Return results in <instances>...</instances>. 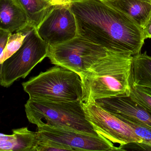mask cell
<instances>
[{
	"label": "cell",
	"mask_w": 151,
	"mask_h": 151,
	"mask_svg": "<svg viewBox=\"0 0 151 151\" xmlns=\"http://www.w3.org/2000/svg\"><path fill=\"white\" fill-rule=\"evenodd\" d=\"M78 35L107 50L129 56L141 53L143 29L124 12L100 0H72Z\"/></svg>",
	"instance_id": "cell-1"
},
{
	"label": "cell",
	"mask_w": 151,
	"mask_h": 151,
	"mask_svg": "<svg viewBox=\"0 0 151 151\" xmlns=\"http://www.w3.org/2000/svg\"><path fill=\"white\" fill-rule=\"evenodd\" d=\"M133 56L108 51L79 74L82 86L81 103L101 98L129 95Z\"/></svg>",
	"instance_id": "cell-2"
},
{
	"label": "cell",
	"mask_w": 151,
	"mask_h": 151,
	"mask_svg": "<svg viewBox=\"0 0 151 151\" xmlns=\"http://www.w3.org/2000/svg\"><path fill=\"white\" fill-rule=\"evenodd\" d=\"M29 98L51 102L81 101L82 86L80 75L55 66L22 83Z\"/></svg>",
	"instance_id": "cell-3"
},
{
	"label": "cell",
	"mask_w": 151,
	"mask_h": 151,
	"mask_svg": "<svg viewBox=\"0 0 151 151\" xmlns=\"http://www.w3.org/2000/svg\"><path fill=\"white\" fill-rule=\"evenodd\" d=\"M28 121L54 127L70 128L99 135L87 119L81 101L51 102L29 98L24 105Z\"/></svg>",
	"instance_id": "cell-4"
},
{
	"label": "cell",
	"mask_w": 151,
	"mask_h": 151,
	"mask_svg": "<svg viewBox=\"0 0 151 151\" xmlns=\"http://www.w3.org/2000/svg\"><path fill=\"white\" fill-rule=\"evenodd\" d=\"M49 45L32 27L23 44L11 56L0 64V85L8 87L16 80L25 78L39 63L47 57Z\"/></svg>",
	"instance_id": "cell-5"
},
{
	"label": "cell",
	"mask_w": 151,
	"mask_h": 151,
	"mask_svg": "<svg viewBox=\"0 0 151 151\" xmlns=\"http://www.w3.org/2000/svg\"><path fill=\"white\" fill-rule=\"evenodd\" d=\"M109 51L78 35L63 43L49 46L47 57L53 64L79 74L107 55Z\"/></svg>",
	"instance_id": "cell-6"
},
{
	"label": "cell",
	"mask_w": 151,
	"mask_h": 151,
	"mask_svg": "<svg viewBox=\"0 0 151 151\" xmlns=\"http://www.w3.org/2000/svg\"><path fill=\"white\" fill-rule=\"evenodd\" d=\"M86 118L98 134L119 148L129 144L141 143L142 140L137 135L128 124L98 105L95 102L81 103Z\"/></svg>",
	"instance_id": "cell-7"
},
{
	"label": "cell",
	"mask_w": 151,
	"mask_h": 151,
	"mask_svg": "<svg viewBox=\"0 0 151 151\" xmlns=\"http://www.w3.org/2000/svg\"><path fill=\"white\" fill-rule=\"evenodd\" d=\"M37 136L59 143L73 151H120L113 143L100 135L70 128L54 127L40 122L36 125Z\"/></svg>",
	"instance_id": "cell-8"
},
{
	"label": "cell",
	"mask_w": 151,
	"mask_h": 151,
	"mask_svg": "<svg viewBox=\"0 0 151 151\" xmlns=\"http://www.w3.org/2000/svg\"><path fill=\"white\" fill-rule=\"evenodd\" d=\"M36 29L49 46L61 44L76 37L77 24L70 4L54 5Z\"/></svg>",
	"instance_id": "cell-9"
},
{
	"label": "cell",
	"mask_w": 151,
	"mask_h": 151,
	"mask_svg": "<svg viewBox=\"0 0 151 151\" xmlns=\"http://www.w3.org/2000/svg\"><path fill=\"white\" fill-rule=\"evenodd\" d=\"M95 102L120 119L132 121L151 129V110L134 101L129 95L101 98Z\"/></svg>",
	"instance_id": "cell-10"
},
{
	"label": "cell",
	"mask_w": 151,
	"mask_h": 151,
	"mask_svg": "<svg viewBox=\"0 0 151 151\" xmlns=\"http://www.w3.org/2000/svg\"><path fill=\"white\" fill-rule=\"evenodd\" d=\"M29 25L30 21L27 15L13 0H0L1 29L12 33Z\"/></svg>",
	"instance_id": "cell-11"
},
{
	"label": "cell",
	"mask_w": 151,
	"mask_h": 151,
	"mask_svg": "<svg viewBox=\"0 0 151 151\" xmlns=\"http://www.w3.org/2000/svg\"><path fill=\"white\" fill-rule=\"evenodd\" d=\"M36 143V132L27 127L13 129L11 135L0 134L1 151H34Z\"/></svg>",
	"instance_id": "cell-12"
},
{
	"label": "cell",
	"mask_w": 151,
	"mask_h": 151,
	"mask_svg": "<svg viewBox=\"0 0 151 151\" xmlns=\"http://www.w3.org/2000/svg\"><path fill=\"white\" fill-rule=\"evenodd\" d=\"M104 2L131 17L142 28L151 14V1L113 0Z\"/></svg>",
	"instance_id": "cell-13"
},
{
	"label": "cell",
	"mask_w": 151,
	"mask_h": 151,
	"mask_svg": "<svg viewBox=\"0 0 151 151\" xmlns=\"http://www.w3.org/2000/svg\"><path fill=\"white\" fill-rule=\"evenodd\" d=\"M130 82L134 86L151 89V56L146 51L133 56Z\"/></svg>",
	"instance_id": "cell-14"
},
{
	"label": "cell",
	"mask_w": 151,
	"mask_h": 151,
	"mask_svg": "<svg viewBox=\"0 0 151 151\" xmlns=\"http://www.w3.org/2000/svg\"><path fill=\"white\" fill-rule=\"evenodd\" d=\"M25 12L30 25L37 28L53 8L50 2L46 0H13Z\"/></svg>",
	"instance_id": "cell-15"
},
{
	"label": "cell",
	"mask_w": 151,
	"mask_h": 151,
	"mask_svg": "<svg viewBox=\"0 0 151 151\" xmlns=\"http://www.w3.org/2000/svg\"><path fill=\"white\" fill-rule=\"evenodd\" d=\"M32 27V26H28L21 31L11 35L4 50L0 56V64L11 56L20 48L27 32Z\"/></svg>",
	"instance_id": "cell-16"
},
{
	"label": "cell",
	"mask_w": 151,
	"mask_h": 151,
	"mask_svg": "<svg viewBox=\"0 0 151 151\" xmlns=\"http://www.w3.org/2000/svg\"><path fill=\"white\" fill-rule=\"evenodd\" d=\"M128 124L133 129L137 135L142 140L137 143L140 150H151V129L148 127L129 120L121 119Z\"/></svg>",
	"instance_id": "cell-17"
},
{
	"label": "cell",
	"mask_w": 151,
	"mask_h": 151,
	"mask_svg": "<svg viewBox=\"0 0 151 151\" xmlns=\"http://www.w3.org/2000/svg\"><path fill=\"white\" fill-rule=\"evenodd\" d=\"M130 97L135 102L151 110V89L134 86L130 82Z\"/></svg>",
	"instance_id": "cell-18"
},
{
	"label": "cell",
	"mask_w": 151,
	"mask_h": 151,
	"mask_svg": "<svg viewBox=\"0 0 151 151\" xmlns=\"http://www.w3.org/2000/svg\"><path fill=\"white\" fill-rule=\"evenodd\" d=\"M12 33L0 28V56L4 50Z\"/></svg>",
	"instance_id": "cell-19"
},
{
	"label": "cell",
	"mask_w": 151,
	"mask_h": 151,
	"mask_svg": "<svg viewBox=\"0 0 151 151\" xmlns=\"http://www.w3.org/2000/svg\"><path fill=\"white\" fill-rule=\"evenodd\" d=\"M144 35L145 39L151 38V14L143 28Z\"/></svg>",
	"instance_id": "cell-20"
},
{
	"label": "cell",
	"mask_w": 151,
	"mask_h": 151,
	"mask_svg": "<svg viewBox=\"0 0 151 151\" xmlns=\"http://www.w3.org/2000/svg\"><path fill=\"white\" fill-rule=\"evenodd\" d=\"M72 0H51L52 5L57 4H69L71 2Z\"/></svg>",
	"instance_id": "cell-21"
},
{
	"label": "cell",
	"mask_w": 151,
	"mask_h": 151,
	"mask_svg": "<svg viewBox=\"0 0 151 151\" xmlns=\"http://www.w3.org/2000/svg\"><path fill=\"white\" fill-rule=\"evenodd\" d=\"M100 1H111L113 0H100ZM145 1H151L150 0H145Z\"/></svg>",
	"instance_id": "cell-22"
},
{
	"label": "cell",
	"mask_w": 151,
	"mask_h": 151,
	"mask_svg": "<svg viewBox=\"0 0 151 151\" xmlns=\"http://www.w3.org/2000/svg\"><path fill=\"white\" fill-rule=\"evenodd\" d=\"M46 1H48L50 2L51 3V0H46Z\"/></svg>",
	"instance_id": "cell-23"
},
{
	"label": "cell",
	"mask_w": 151,
	"mask_h": 151,
	"mask_svg": "<svg viewBox=\"0 0 151 151\" xmlns=\"http://www.w3.org/2000/svg\"><path fill=\"white\" fill-rule=\"evenodd\" d=\"M150 1H151V0H150Z\"/></svg>",
	"instance_id": "cell-24"
}]
</instances>
